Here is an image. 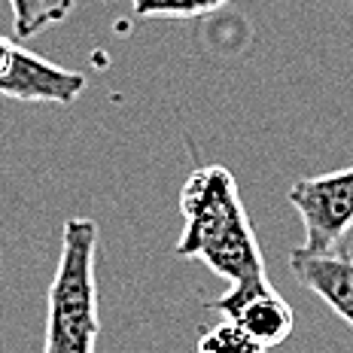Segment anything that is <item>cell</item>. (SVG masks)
Segmentation results:
<instances>
[{
    "mask_svg": "<svg viewBox=\"0 0 353 353\" xmlns=\"http://www.w3.org/2000/svg\"><path fill=\"white\" fill-rule=\"evenodd\" d=\"M183 232L174 253L195 259L229 286L268 283L256 225L238 192V180L223 165H201L180 189Z\"/></svg>",
    "mask_w": 353,
    "mask_h": 353,
    "instance_id": "6da1fadb",
    "label": "cell"
},
{
    "mask_svg": "<svg viewBox=\"0 0 353 353\" xmlns=\"http://www.w3.org/2000/svg\"><path fill=\"white\" fill-rule=\"evenodd\" d=\"M98 223L70 216L61 229V253L46 296L43 353H94L101 335L98 314Z\"/></svg>",
    "mask_w": 353,
    "mask_h": 353,
    "instance_id": "7a4b0ae2",
    "label": "cell"
},
{
    "mask_svg": "<svg viewBox=\"0 0 353 353\" xmlns=\"http://www.w3.org/2000/svg\"><path fill=\"white\" fill-rule=\"evenodd\" d=\"M286 201L299 213L305 253H329L344 247L353 229V165L317 176H301L290 186Z\"/></svg>",
    "mask_w": 353,
    "mask_h": 353,
    "instance_id": "3957f363",
    "label": "cell"
},
{
    "mask_svg": "<svg viewBox=\"0 0 353 353\" xmlns=\"http://www.w3.org/2000/svg\"><path fill=\"white\" fill-rule=\"evenodd\" d=\"M85 77L19 46L0 34V94L21 104L70 107L85 92Z\"/></svg>",
    "mask_w": 353,
    "mask_h": 353,
    "instance_id": "277c9868",
    "label": "cell"
},
{
    "mask_svg": "<svg viewBox=\"0 0 353 353\" xmlns=\"http://www.w3.org/2000/svg\"><path fill=\"white\" fill-rule=\"evenodd\" d=\"M208 307L241 326L265 350L281 347L296 326L290 301L271 286V281L256 286H229L223 296L208 301Z\"/></svg>",
    "mask_w": 353,
    "mask_h": 353,
    "instance_id": "5b68a950",
    "label": "cell"
},
{
    "mask_svg": "<svg viewBox=\"0 0 353 353\" xmlns=\"http://www.w3.org/2000/svg\"><path fill=\"white\" fill-rule=\"evenodd\" d=\"M290 271L305 290H311L347 326H353V253L347 247L329 253H305L296 247L290 253Z\"/></svg>",
    "mask_w": 353,
    "mask_h": 353,
    "instance_id": "8992f818",
    "label": "cell"
},
{
    "mask_svg": "<svg viewBox=\"0 0 353 353\" xmlns=\"http://www.w3.org/2000/svg\"><path fill=\"white\" fill-rule=\"evenodd\" d=\"M16 37H34L52 25H61L73 12L77 0H10Z\"/></svg>",
    "mask_w": 353,
    "mask_h": 353,
    "instance_id": "52a82bcc",
    "label": "cell"
},
{
    "mask_svg": "<svg viewBox=\"0 0 353 353\" xmlns=\"http://www.w3.org/2000/svg\"><path fill=\"white\" fill-rule=\"evenodd\" d=\"M229 0H131L137 19H204Z\"/></svg>",
    "mask_w": 353,
    "mask_h": 353,
    "instance_id": "ba28073f",
    "label": "cell"
},
{
    "mask_svg": "<svg viewBox=\"0 0 353 353\" xmlns=\"http://www.w3.org/2000/svg\"><path fill=\"white\" fill-rule=\"evenodd\" d=\"M198 353H268L262 344H256L241 326L232 320H223L210 326L198 338Z\"/></svg>",
    "mask_w": 353,
    "mask_h": 353,
    "instance_id": "9c48e42d",
    "label": "cell"
}]
</instances>
